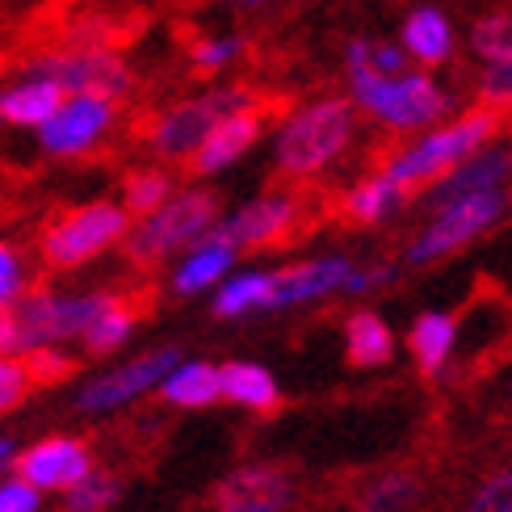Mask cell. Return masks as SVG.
I'll list each match as a JSON object with an SVG mask.
<instances>
[{"mask_svg":"<svg viewBox=\"0 0 512 512\" xmlns=\"http://www.w3.org/2000/svg\"><path fill=\"white\" fill-rule=\"evenodd\" d=\"M256 101L261 97H256L248 84H227V89H215L206 97L168 105L160 114H139L131 122V139H143L160 160H189L202 147V139L215 131V122L248 110Z\"/></svg>","mask_w":512,"mask_h":512,"instance_id":"cell-1","label":"cell"},{"mask_svg":"<svg viewBox=\"0 0 512 512\" xmlns=\"http://www.w3.org/2000/svg\"><path fill=\"white\" fill-rule=\"evenodd\" d=\"M126 210L114 202H89V206H68L55 210L51 219H42L38 227V256L51 273L76 269L84 261L101 256L110 244H118L126 236Z\"/></svg>","mask_w":512,"mask_h":512,"instance_id":"cell-2","label":"cell"},{"mask_svg":"<svg viewBox=\"0 0 512 512\" xmlns=\"http://www.w3.org/2000/svg\"><path fill=\"white\" fill-rule=\"evenodd\" d=\"M496 131H500V114L487 110V105H479V110H471L462 122L445 126V131L416 143L412 152H403L399 160H391V168L382 177H391L403 194H416L420 185L441 181L445 173H454L462 160H471Z\"/></svg>","mask_w":512,"mask_h":512,"instance_id":"cell-3","label":"cell"},{"mask_svg":"<svg viewBox=\"0 0 512 512\" xmlns=\"http://www.w3.org/2000/svg\"><path fill=\"white\" fill-rule=\"evenodd\" d=\"M215 215H219V194H210V189L168 198L160 210H152V215L126 236V248H122L126 261L139 265V269L160 265L168 252L198 244L210 231V223H215Z\"/></svg>","mask_w":512,"mask_h":512,"instance_id":"cell-4","label":"cell"},{"mask_svg":"<svg viewBox=\"0 0 512 512\" xmlns=\"http://www.w3.org/2000/svg\"><path fill=\"white\" fill-rule=\"evenodd\" d=\"M349 139H353V105L319 101L311 110L294 114L286 122V131L277 135V164L290 177H311L345 152Z\"/></svg>","mask_w":512,"mask_h":512,"instance_id":"cell-5","label":"cell"},{"mask_svg":"<svg viewBox=\"0 0 512 512\" xmlns=\"http://www.w3.org/2000/svg\"><path fill=\"white\" fill-rule=\"evenodd\" d=\"M26 80H51L68 97H101L126 101L135 93V72L114 51H59V55H30L17 68Z\"/></svg>","mask_w":512,"mask_h":512,"instance_id":"cell-6","label":"cell"},{"mask_svg":"<svg viewBox=\"0 0 512 512\" xmlns=\"http://www.w3.org/2000/svg\"><path fill=\"white\" fill-rule=\"evenodd\" d=\"M353 80V97L366 105V110L391 126H424L445 114V93L429 76H395V80H382L370 72H357L349 68Z\"/></svg>","mask_w":512,"mask_h":512,"instance_id":"cell-7","label":"cell"},{"mask_svg":"<svg viewBox=\"0 0 512 512\" xmlns=\"http://www.w3.org/2000/svg\"><path fill=\"white\" fill-rule=\"evenodd\" d=\"M298 219H303L298 198L269 194L261 202L244 206L240 215H231L227 223H219L215 231H210V240L227 244L231 252L236 248H282V244L298 240Z\"/></svg>","mask_w":512,"mask_h":512,"instance_id":"cell-8","label":"cell"},{"mask_svg":"<svg viewBox=\"0 0 512 512\" xmlns=\"http://www.w3.org/2000/svg\"><path fill=\"white\" fill-rule=\"evenodd\" d=\"M500 215H504V194L500 189H487V194H475V198H462L454 206H445L437 215V223L416 240L412 261H433V256H445V252L462 248L466 240H475L483 227H492Z\"/></svg>","mask_w":512,"mask_h":512,"instance_id":"cell-9","label":"cell"},{"mask_svg":"<svg viewBox=\"0 0 512 512\" xmlns=\"http://www.w3.org/2000/svg\"><path fill=\"white\" fill-rule=\"evenodd\" d=\"M181 366V349H156V353H143L135 357L131 366H122L114 374H105L97 382H89V387L80 391V412H110V408H122V403H131L135 395H143L147 387H156V382H164L168 374H173Z\"/></svg>","mask_w":512,"mask_h":512,"instance_id":"cell-10","label":"cell"},{"mask_svg":"<svg viewBox=\"0 0 512 512\" xmlns=\"http://www.w3.org/2000/svg\"><path fill=\"white\" fill-rule=\"evenodd\" d=\"M210 500L219 512H286V504L294 500V475L277 462L240 466L215 487Z\"/></svg>","mask_w":512,"mask_h":512,"instance_id":"cell-11","label":"cell"},{"mask_svg":"<svg viewBox=\"0 0 512 512\" xmlns=\"http://www.w3.org/2000/svg\"><path fill=\"white\" fill-rule=\"evenodd\" d=\"M118 105L101 97H72L42 122V147L51 156H84L114 126Z\"/></svg>","mask_w":512,"mask_h":512,"instance_id":"cell-12","label":"cell"},{"mask_svg":"<svg viewBox=\"0 0 512 512\" xmlns=\"http://www.w3.org/2000/svg\"><path fill=\"white\" fill-rule=\"evenodd\" d=\"M13 462V475L21 483H30L34 492L38 487H76L84 475L93 471V458H89V445H84L80 437H47L30 445L26 454L9 458Z\"/></svg>","mask_w":512,"mask_h":512,"instance_id":"cell-13","label":"cell"},{"mask_svg":"<svg viewBox=\"0 0 512 512\" xmlns=\"http://www.w3.org/2000/svg\"><path fill=\"white\" fill-rule=\"evenodd\" d=\"M273 105H277V101H256V105H248V110L227 114L223 122H215V131H210V135L202 139L198 152L185 160V173L206 177V173H219V168L236 164V160L248 152V147L256 143V135H261V126H265V118H269Z\"/></svg>","mask_w":512,"mask_h":512,"instance_id":"cell-14","label":"cell"},{"mask_svg":"<svg viewBox=\"0 0 512 512\" xmlns=\"http://www.w3.org/2000/svg\"><path fill=\"white\" fill-rule=\"evenodd\" d=\"M353 265L349 261H307V265H294L282 273H269L265 277V294H261V307L256 311H273V307H290V303H303V298L315 294H328L336 286L349 282Z\"/></svg>","mask_w":512,"mask_h":512,"instance_id":"cell-15","label":"cell"},{"mask_svg":"<svg viewBox=\"0 0 512 512\" xmlns=\"http://www.w3.org/2000/svg\"><path fill=\"white\" fill-rule=\"evenodd\" d=\"M152 311H156V290H152V286L114 290V294H110V307H105V315L97 319L89 332H84V345H89L93 357L114 353L122 340L131 336V328L139 324V319H147Z\"/></svg>","mask_w":512,"mask_h":512,"instance_id":"cell-16","label":"cell"},{"mask_svg":"<svg viewBox=\"0 0 512 512\" xmlns=\"http://www.w3.org/2000/svg\"><path fill=\"white\" fill-rule=\"evenodd\" d=\"M512 173V156L508 152H483V156H471L462 160L454 173H445L437 181V194H433V206L445 210L462 198H475V194H487V189H500V181Z\"/></svg>","mask_w":512,"mask_h":512,"instance_id":"cell-17","label":"cell"},{"mask_svg":"<svg viewBox=\"0 0 512 512\" xmlns=\"http://www.w3.org/2000/svg\"><path fill=\"white\" fill-rule=\"evenodd\" d=\"M68 101V93L51 80H26L17 89L0 93V122L5 126H42L59 105Z\"/></svg>","mask_w":512,"mask_h":512,"instance_id":"cell-18","label":"cell"},{"mask_svg":"<svg viewBox=\"0 0 512 512\" xmlns=\"http://www.w3.org/2000/svg\"><path fill=\"white\" fill-rule=\"evenodd\" d=\"M219 395L236 399V403H248V408L273 416L282 408V399H277V382L269 370L261 366H248V361H231V366L219 370Z\"/></svg>","mask_w":512,"mask_h":512,"instance_id":"cell-19","label":"cell"},{"mask_svg":"<svg viewBox=\"0 0 512 512\" xmlns=\"http://www.w3.org/2000/svg\"><path fill=\"white\" fill-rule=\"evenodd\" d=\"M424 496V483L412 471H387L357 492V512H412Z\"/></svg>","mask_w":512,"mask_h":512,"instance_id":"cell-20","label":"cell"},{"mask_svg":"<svg viewBox=\"0 0 512 512\" xmlns=\"http://www.w3.org/2000/svg\"><path fill=\"white\" fill-rule=\"evenodd\" d=\"M412 353H416V366L424 378H437L441 366L450 361L454 353V319L441 315V311H429L416 319L412 328Z\"/></svg>","mask_w":512,"mask_h":512,"instance_id":"cell-21","label":"cell"},{"mask_svg":"<svg viewBox=\"0 0 512 512\" xmlns=\"http://www.w3.org/2000/svg\"><path fill=\"white\" fill-rule=\"evenodd\" d=\"M177 42H181V51L189 59V72L194 76H215L223 72L231 59H240L248 42L244 38H206L198 34L194 26H177Z\"/></svg>","mask_w":512,"mask_h":512,"instance_id":"cell-22","label":"cell"},{"mask_svg":"<svg viewBox=\"0 0 512 512\" xmlns=\"http://www.w3.org/2000/svg\"><path fill=\"white\" fill-rule=\"evenodd\" d=\"M160 395H164V403H173V408H206V403L219 399V370L206 366V361L177 366L164 378Z\"/></svg>","mask_w":512,"mask_h":512,"instance_id":"cell-23","label":"cell"},{"mask_svg":"<svg viewBox=\"0 0 512 512\" xmlns=\"http://www.w3.org/2000/svg\"><path fill=\"white\" fill-rule=\"evenodd\" d=\"M345 345H349V366H382V361H391V332L387 324L374 315V311H361L349 319L345 328Z\"/></svg>","mask_w":512,"mask_h":512,"instance_id":"cell-24","label":"cell"},{"mask_svg":"<svg viewBox=\"0 0 512 512\" xmlns=\"http://www.w3.org/2000/svg\"><path fill=\"white\" fill-rule=\"evenodd\" d=\"M168 194H173V173H164V168H135V173L122 177L126 219H147L168 202Z\"/></svg>","mask_w":512,"mask_h":512,"instance_id":"cell-25","label":"cell"},{"mask_svg":"<svg viewBox=\"0 0 512 512\" xmlns=\"http://www.w3.org/2000/svg\"><path fill=\"white\" fill-rule=\"evenodd\" d=\"M403 42L420 63H441L454 47V34H450V21H445L437 9H416L408 17V30H403Z\"/></svg>","mask_w":512,"mask_h":512,"instance_id":"cell-26","label":"cell"},{"mask_svg":"<svg viewBox=\"0 0 512 512\" xmlns=\"http://www.w3.org/2000/svg\"><path fill=\"white\" fill-rule=\"evenodd\" d=\"M408 198L412 194H403L391 177H370V181H361L353 194L345 198V215L353 223H378V219H387L391 210H399Z\"/></svg>","mask_w":512,"mask_h":512,"instance_id":"cell-27","label":"cell"},{"mask_svg":"<svg viewBox=\"0 0 512 512\" xmlns=\"http://www.w3.org/2000/svg\"><path fill=\"white\" fill-rule=\"evenodd\" d=\"M231 256H236V252H231L227 244H219V240H202L198 244V252L194 256H189V261L177 269V294H194V290H206L210 282H219V277L227 273V265H231Z\"/></svg>","mask_w":512,"mask_h":512,"instance_id":"cell-28","label":"cell"},{"mask_svg":"<svg viewBox=\"0 0 512 512\" xmlns=\"http://www.w3.org/2000/svg\"><path fill=\"white\" fill-rule=\"evenodd\" d=\"M122 492V483L114 471H89L76 487H68V496H63L59 512H105Z\"/></svg>","mask_w":512,"mask_h":512,"instance_id":"cell-29","label":"cell"},{"mask_svg":"<svg viewBox=\"0 0 512 512\" xmlns=\"http://www.w3.org/2000/svg\"><path fill=\"white\" fill-rule=\"evenodd\" d=\"M349 68L382 76V80H395V76L408 72V55H403L399 47H387V42H353L349 47Z\"/></svg>","mask_w":512,"mask_h":512,"instance_id":"cell-30","label":"cell"},{"mask_svg":"<svg viewBox=\"0 0 512 512\" xmlns=\"http://www.w3.org/2000/svg\"><path fill=\"white\" fill-rule=\"evenodd\" d=\"M265 277L269 273H244V277H236V282H227L215 294V315L219 319H236L244 311H256L261 307V294H265Z\"/></svg>","mask_w":512,"mask_h":512,"instance_id":"cell-31","label":"cell"},{"mask_svg":"<svg viewBox=\"0 0 512 512\" xmlns=\"http://www.w3.org/2000/svg\"><path fill=\"white\" fill-rule=\"evenodd\" d=\"M475 51L483 59H492V63H512V13H492V17H483L475 34Z\"/></svg>","mask_w":512,"mask_h":512,"instance_id":"cell-32","label":"cell"},{"mask_svg":"<svg viewBox=\"0 0 512 512\" xmlns=\"http://www.w3.org/2000/svg\"><path fill=\"white\" fill-rule=\"evenodd\" d=\"M21 370H26L30 387H59L63 378H72L80 370V361L63 357V353H51V349H30L26 361H21Z\"/></svg>","mask_w":512,"mask_h":512,"instance_id":"cell-33","label":"cell"},{"mask_svg":"<svg viewBox=\"0 0 512 512\" xmlns=\"http://www.w3.org/2000/svg\"><path fill=\"white\" fill-rule=\"evenodd\" d=\"M479 97H483L487 110H496V114L512 110V63H492V68L483 72Z\"/></svg>","mask_w":512,"mask_h":512,"instance_id":"cell-34","label":"cell"},{"mask_svg":"<svg viewBox=\"0 0 512 512\" xmlns=\"http://www.w3.org/2000/svg\"><path fill=\"white\" fill-rule=\"evenodd\" d=\"M30 378L26 370H21V361H0V416H9L17 412L21 403L30 399Z\"/></svg>","mask_w":512,"mask_h":512,"instance_id":"cell-35","label":"cell"},{"mask_svg":"<svg viewBox=\"0 0 512 512\" xmlns=\"http://www.w3.org/2000/svg\"><path fill=\"white\" fill-rule=\"evenodd\" d=\"M466 512H512V471L487 479L475 492V500H471Z\"/></svg>","mask_w":512,"mask_h":512,"instance_id":"cell-36","label":"cell"},{"mask_svg":"<svg viewBox=\"0 0 512 512\" xmlns=\"http://www.w3.org/2000/svg\"><path fill=\"white\" fill-rule=\"evenodd\" d=\"M0 512H38V492L21 479L5 483L0 487Z\"/></svg>","mask_w":512,"mask_h":512,"instance_id":"cell-37","label":"cell"},{"mask_svg":"<svg viewBox=\"0 0 512 512\" xmlns=\"http://www.w3.org/2000/svg\"><path fill=\"white\" fill-rule=\"evenodd\" d=\"M21 294V261L9 244H0V303Z\"/></svg>","mask_w":512,"mask_h":512,"instance_id":"cell-38","label":"cell"},{"mask_svg":"<svg viewBox=\"0 0 512 512\" xmlns=\"http://www.w3.org/2000/svg\"><path fill=\"white\" fill-rule=\"evenodd\" d=\"M227 5H236V9H261L265 0H227Z\"/></svg>","mask_w":512,"mask_h":512,"instance_id":"cell-39","label":"cell"},{"mask_svg":"<svg viewBox=\"0 0 512 512\" xmlns=\"http://www.w3.org/2000/svg\"><path fill=\"white\" fill-rule=\"evenodd\" d=\"M13 458V441H0V466H5Z\"/></svg>","mask_w":512,"mask_h":512,"instance_id":"cell-40","label":"cell"},{"mask_svg":"<svg viewBox=\"0 0 512 512\" xmlns=\"http://www.w3.org/2000/svg\"><path fill=\"white\" fill-rule=\"evenodd\" d=\"M9 21H13V17H9L5 9H0V34H5V26H9Z\"/></svg>","mask_w":512,"mask_h":512,"instance_id":"cell-41","label":"cell"}]
</instances>
